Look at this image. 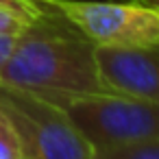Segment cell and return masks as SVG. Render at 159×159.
Segmentation results:
<instances>
[{"mask_svg": "<svg viewBox=\"0 0 159 159\" xmlns=\"http://www.w3.org/2000/svg\"><path fill=\"white\" fill-rule=\"evenodd\" d=\"M0 107L20 133L24 159H89L92 146L44 96L0 85Z\"/></svg>", "mask_w": 159, "mask_h": 159, "instance_id": "obj_3", "label": "cell"}, {"mask_svg": "<svg viewBox=\"0 0 159 159\" xmlns=\"http://www.w3.org/2000/svg\"><path fill=\"white\" fill-rule=\"evenodd\" d=\"M89 159H159V137L94 148Z\"/></svg>", "mask_w": 159, "mask_h": 159, "instance_id": "obj_6", "label": "cell"}, {"mask_svg": "<svg viewBox=\"0 0 159 159\" xmlns=\"http://www.w3.org/2000/svg\"><path fill=\"white\" fill-rule=\"evenodd\" d=\"M0 9L18 16L26 24H31L44 13V5L37 2V0H0Z\"/></svg>", "mask_w": 159, "mask_h": 159, "instance_id": "obj_8", "label": "cell"}, {"mask_svg": "<svg viewBox=\"0 0 159 159\" xmlns=\"http://www.w3.org/2000/svg\"><path fill=\"white\" fill-rule=\"evenodd\" d=\"M16 39H18V35H0V74H2V70H5V66L11 57Z\"/></svg>", "mask_w": 159, "mask_h": 159, "instance_id": "obj_10", "label": "cell"}, {"mask_svg": "<svg viewBox=\"0 0 159 159\" xmlns=\"http://www.w3.org/2000/svg\"><path fill=\"white\" fill-rule=\"evenodd\" d=\"M57 105L94 148L159 137V105L113 92H35Z\"/></svg>", "mask_w": 159, "mask_h": 159, "instance_id": "obj_2", "label": "cell"}, {"mask_svg": "<svg viewBox=\"0 0 159 159\" xmlns=\"http://www.w3.org/2000/svg\"><path fill=\"white\" fill-rule=\"evenodd\" d=\"M0 159H24L20 133L2 107H0Z\"/></svg>", "mask_w": 159, "mask_h": 159, "instance_id": "obj_7", "label": "cell"}, {"mask_svg": "<svg viewBox=\"0 0 159 159\" xmlns=\"http://www.w3.org/2000/svg\"><path fill=\"white\" fill-rule=\"evenodd\" d=\"M92 44L159 48V9L133 2H96V0H42Z\"/></svg>", "mask_w": 159, "mask_h": 159, "instance_id": "obj_4", "label": "cell"}, {"mask_svg": "<svg viewBox=\"0 0 159 159\" xmlns=\"http://www.w3.org/2000/svg\"><path fill=\"white\" fill-rule=\"evenodd\" d=\"M26 29V22L20 20L18 16L0 9V35H20Z\"/></svg>", "mask_w": 159, "mask_h": 159, "instance_id": "obj_9", "label": "cell"}, {"mask_svg": "<svg viewBox=\"0 0 159 159\" xmlns=\"http://www.w3.org/2000/svg\"><path fill=\"white\" fill-rule=\"evenodd\" d=\"M122 2H133V5H142V7L159 9V0H122Z\"/></svg>", "mask_w": 159, "mask_h": 159, "instance_id": "obj_11", "label": "cell"}, {"mask_svg": "<svg viewBox=\"0 0 159 159\" xmlns=\"http://www.w3.org/2000/svg\"><path fill=\"white\" fill-rule=\"evenodd\" d=\"M159 48L94 44L100 87L120 96L159 105Z\"/></svg>", "mask_w": 159, "mask_h": 159, "instance_id": "obj_5", "label": "cell"}, {"mask_svg": "<svg viewBox=\"0 0 159 159\" xmlns=\"http://www.w3.org/2000/svg\"><path fill=\"white\" fill-rule=\"evenodd\" d=\"M42 5L44 13L18 35L0 85L29 92H105L96 74L94 44L61 13Z\"/></svg>", "mask_w": 159, "mask_h": 159, "instance_id": "obj_1", "label": "cell"}]
</instances>
